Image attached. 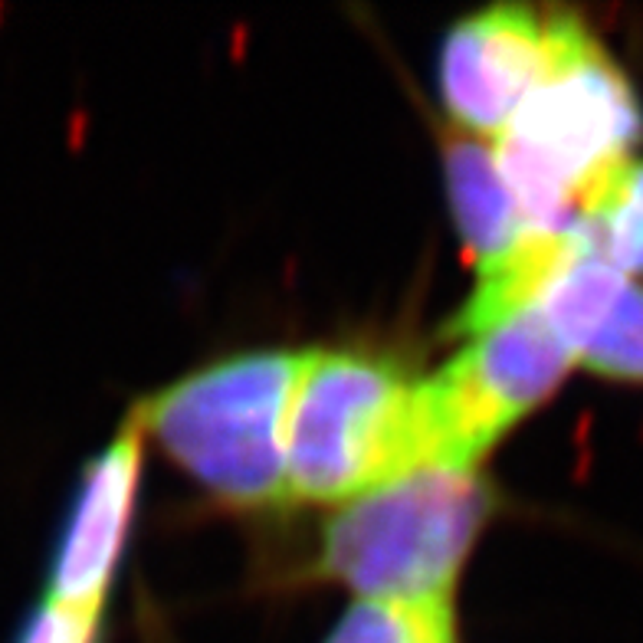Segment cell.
<instances>
[{"label": "cell", "mask_w": 643, "mask_h": 643, "mask_svg": "<svg viewBox=\"0 0 643 643\" xmlns=\"http://www.w3.org/2000/svg\"><path fill=\"white\" fill-rule=\"evenodd\" d=\"M305 352H246L178 378L135 404L131 421L204 489L237 509L289 503L286 433Z\"/></svg>", "instance_id": "cell-1"}, {"label": "cell", "mask_w": 643, "mask_h": 643, "mask_svg": "<svg viewBox=\"0 0 643 643\" xmlns=\"http://www.w3.org/2000/svg\"><path fill=\"white\" fill-rule=\"evenodd\" d=\"M584 253H591V243L581 223L529 227L503 256L480 266L476 289L450 319L447 332L453 338H480L519 312L535 309L548 286Z\"/></svg>", "instance_id": "cell-8"}, {"label": "cell", "mask_w": 643, "mask_h": 643, "mask_svg": "<svg viewBox=\"0 0 643 643\" xmlns=\"http://www.w3.org/2000/svg\"><path fill=\"white\" fill-rule=\"evenodd\" d=\"M594 40L568 11L493 4L453 23L440 46V92L463 129L499 135L522 99Z\"/></svg>", "instance_id": "cell-6"}, {"label": "cell", "mask_w": 643, "mask_h": 643, "mask_svg": "<svg viewBox=\"0 0 643 643\" xmlns=\"http://www.w3.org/2000/svg\"><path fill=\"white\" fill-rule=\"evenodd\" d=\"M578 223L591 253L627 280H643V161H627L581 204Z\"/></svg>", "instance_id": "cell-10"}, {"label": "cell", "mask_w": 643, "mask_h": 643, "mask_svg": "<svg viewBox=\"0 0 643 643\" xmlns=\"http://www.w3.org/2000/svg\"><path fill=\"white\" fill-rule=\"evenodd\" d=\"M443 168L463 246L476 266H486L503 256L532 223L509 191L489 145L476 138H450L443 148Z\"/></svg>", "instance_id": "cell-9"}, {"label": "cell", "mask_w": 643, "mask_h": 643, "mask_svg": "<svg viewBox=\"0 0 643 643\" xmlns=\"http://www.w3.org/2000/svg\"><path fill=\"white\" fill-rule=\"evenodd\" d=\"M578 364L611 381L643 384V286L627 280L594 338L581 348Z\"/></svg>", "instance_id": "cell-13"}, {"label": "cell", "mask_w": 643, "mask_h": 643, "mask_svg": "<svg viewBox=\"0 0 643 643\" xmlns=\"http://www.w3.org/2000/svg\"><path fill=\"white\" fill-rule=\"evenodd\" d=\"M456 614L453 597L391 601L358 597L335 623L325 643H453Z\"/></svg>", "instance_id": "cell-12"}, {"label": "cell", "mask_w": 643, "mask_h": 643, "mask_svg": "<svg viewBox=\"0 0 643 643\" xmlns=\"http://www.w3.org/2000/svg\"><path fill=\"white\" fill-rule=\"evenodd\" d=\"M572 364V352L539 309L470 338L453 362L421 381L430 466L476 470L513 423L558 391Z\"/></svg>", "instance_id": "cell-5"}, {"label": "cell", "mask_w": 643, "mask_h": 643, "mask_svg": "<svg viewBox=\"0 0 643 643\" xmlns=\"http://www.w3.org/2000/svg\"><path fill=\"white\" fill-rule=\"evenodd\" d=\"M421 466V381L372 355L305 348L286 433L289 499L345 503Z\"/></svg>", "instance_id": "cell-2"}, {"label": "cell", "mask_w": 643, "mask_h": 643, "mask_svg": "<svg viewBox=\"0 0 643 643\" xmlns=\"http://www.w3.org/2000/svg\"><path fill=\"white\" fill-rule=\"evenodd\" d=\"M493 509V486L476 470L421 466L348 499L325 522L319 574L362 597H453Z\"/></svg>", "instance_id": "cell-4"}, {"label": "cell", "mask_w": 643, "mask_h": 643, "mask_svg": "<svg viewBox=\"0 0 643 643\" xmlns=\"http://www.w3.org/2000/svg\"><path fill=\"white\" fill-rule=\"evenodd\" d=\"M627 286V276L617 272L611 263H604L594 253H584L581 260H574L558 280L548 286L535 309L542 312L555 338L572 352L574 364L581 348L594 338L607 319L611 305L617 302L621 289Z\"/></svg>", "instance_id": "cell-11"}, {"label": "cell", "mask_w": 643, "mask_h": 643, "mask_svg": "<svg viewBox=\"0 0 643 643\" xmlns=\"http://www.w3.org/2000/svg\"><path fill=\"white\" fill-rule=\"evenodd\" d=\"M99 633L102 611H79L56 601H43L13 643H99Z\"/></svg>", "instance_id": "cell-14"}, {"label": "cell", "mask_w": 643, "mask_h": 643, "mask_svg": "<svg viewBox=\"0 0 643 643\" xmlns=\"http://www.w3.org/2000/svg\"><path fill=\"white\" fill-rule=\"evenodd\" d=\"M643 109L594 37L552 70L496 135V164L532 227L578 223L581 204L633 161Z\"/></svg>", "instance_id": "cell-3"}, {"label": "cell", "mask_w": 643, "mask_h": 643, "mask_svg": "<svg viewBox=\"0 0 643 643\" xmlns=\"http://www.w3.org/2000/svg\"><path fill=\"white\" fill-rule=\"evenodd\" d=\"M141 440L145 433L129 417L115 440L86 466L56 545L46 601L79 611H105V591L125 552L138 496Z\"/></svg>", "instance_id": "cell-7"}]
</instances>
